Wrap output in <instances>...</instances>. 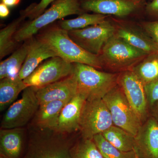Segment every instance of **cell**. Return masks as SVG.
I'll return each instance as SVG.
<instances>
[{"label":"cell","mask_w":158,"mask_h":158,"mask_svg":"<svg viewBox=\"0 0 158 158\" xmlns=\"http://www.w3.org/2000/svg\"><path fill=\"white\" fill-rule=\"evenodd\" d=\"M118 85L143 124L149 117L144 84L133 71L130 70L119 74Z\"/></svg>","instance_id":"10"},{"label":"cell","mask_w":158,"mask_h":158,"mask_svg":"<svg viewBox=\"0 0 158 158\" xmlns=\"http://www.w3.org/2000/svg\"><path fill=\"white\" fill-rule=\"evenodd\" d=\"M32 38L26 40L24 44L15 51L9 58L1 62V80L8 77L17 76L28 53Z\"/></svg>","instance_id":"19"},{"label":"cell","mask_w":158,"mask_h":158,"mask_svg":"<svg viewBox=\"0 0 158 158\" xmlns=\"http://www.w3.org/2000/svg\"><path fill=\"white\" fill-rule=\"evenodd\" d=\"M37 38L46 43L57 56L67 62L86 64L96 69L103 67L98 56L88 52L78 45L69 37L68 31L59 26L46 29Z\"/></svg>","instance_id":"1"},{"label":"cell","mask_w":158,"mask_h":158,"mask_svg":"<svg viewBox=\"0 0 158 158\" xmlns=\"http://www.w3.org/2000/svg\"><path fill=\"white\" fill-rule=\"evenodd\" d=\"M148 104L153 107L158 102V79L144 85Z\"/></svg>","instance_id":"29"},{"label":"cell","mask_w":158,"mask_h":158,"mask_svg":"<svg viewBox=\"0 0 158 158\" xmlns=\"http://www.w3.org/2000/svg\"><path fill=\"white\" fill-rule=\"evenodd\" d=\"M113 125L110 111L102 99L86 100L79 123V130L83 139H93Z\"/></svg>","instance_id":"5"},{"label":"cell","mask_w":158,"mask_h":158,"mask_svg":"<svg viewBox=\"0 0 158 158\" xmlns=\"http://www.w3.org/2000/svg\"><path fill=\"white\" fill-rule=\"evenodd\" d=\"M35 90L40 106L55 101L69 102L77 94L75 77L73 73Z\"/></svg>","instance_id":"13"},{"label":"cell","mask_w":158,"mask_h":158,"mask_svg":"<svg viewBox=\"0 0 158 158\" xmlns=\"http://www.w3.org/2000/svg\"><path fill=\"white\" fill-rule=\"evenodd\" d=\"M0 1L8 7H12L19 5L21 0H0Z\"/></svg>","instance_id":"33"},{"label":"cell","mask_w":158,"mask_h":158,"mask_svg":"<svg viewBox=\"0 0 158 158\" xmlns=\"http://www.w3.org/2000/svg\"><path fill=\"white\" fill-rule=\"evenodd\" d=\"M144 9L148 15L158 17V0H152L145 6Z\"/></svg>","instance_id":"31"},{"label":"cell","mask_w":158,"mask_h":158,"mask_svg":"<svg viewBox=\"0 0 158 158\" xmlns=\"http://www.w3.org/2000/svg\"><path fill=\"white\" fill-rule=\"evenodd\" d=\"M86 100L85 97L77 93L65 104L61 110L55 132L65 134L79 130L80 117Z\"/></svg>","instance_id":"14"},{"label":"cell","mask_w":158,"mask_h":158,"mask_svg":"<svg viewBox=\"0 0 158 158\" xmlns=\"http://www.w3.org/2000/svg\"><path fill=\"white\" fill-rule=\"evenodd\" d=\"M67 102L55 101L40 105L34 116L35 124L39 128L55 131L58 125L61 110Z\"/></svg>","instance_id":"16"},{"label":"cell","mask_w":158,"mask_h":158,"mask_svg":"<svg viewBox=\"0 0 158 158\" xmlns=\"http://www.w3.org/2000/svg\"><path fill=\"white\" fill-rule=\"evenodd\" d=\"M80 0H56L49 9L35 19L30 20L19 29L15 35L18 42L33 38L37 32L56 21L66 16L84 13Z\"/></svg>","instance_id":"3"},{"label":"cell","mask_w":158,"mask_h":158,"mask_svg":"<svg viewBox=\"0 0 158 158\" xmlns=\"http://www.w3.org/2000/svg\"><path fill=\"white\" fill-rule=\"evenodd\" d=\"M116 34L133 47L147 55L158 54V45L152 38L139 31L128 28H121Z\"/></svg>","instance_id":"18"},{"label":"cell","mask_w":158,"mask_h":158,"mask_svg":"<svg viewBox=\"0 0 158 158\" xmlns=\"http://www.w3.org/2000/svg\"><path fill=\"white\" fill-rule=\"evenodd\" d=\"M22 131L20 128L1 129L0 131L1 153L7 158H17L21 152Z\"/></svg>","instance_id":"17"},{"label":"cell","mask_w":158,"mask_h":158,"mask_svg":"<svg viewBox=\"0 0 158 158\" xmlns=\"http://www.w3.org/2000/svg\"><path fill=\"white\" fill-rule=\"evenodd\" d=\"M77 93L86 100L102 99L118 85L119 74L104 72L90 65L73 63Z\"/></svg>","instance_id":"2"},{"label":"cell","mask_w":158,"mask_h":158,"mask_svg":"<svg viewBox=\"0 0 158 158\" xmlns=\"http://www.w3.org/2000/svg\"><path fill=\"white\" fill-rule=\"evenodd\" d=\"M25 16L20 13L19 17L10 23L0 31V59L11 53L16 47L17 42L15 35L19 28V26Z\"/></svg>","instance_id":"22"},{"label":"cell","mask_w":158,"mask_h":158,"mask_svg":"<svg viewBox=\"0 0 158 158\" xmlns=\"http://www.w3.org/2000/svg\"><path fill=\"white\" fill-rule=\"evenodd\" d=\"M27 88L18 77H8L0 81V111H4L14 102L22 91Z\"/></svg>","instance_id":"20"},{"label":"cell","mask_w":158,"mask_h":158,"mask_svg":"<svg viewBox=\"0 0 158 158\" xmlns=\"http://www.w3.org/2000/svg\"><path fill=\"white\" fill-rule=\"evenodd\" d=\"M56 0H41L39 3H34L25 10L22 11L20 13L23 15L26 18L30 20L37 18L43 13L47 7Z\"/></svg>","instance_id":"28"},{"label":"cell","mask_w":158,"mask_h":158,"mask_svg":"<svg viewBox=\"0 0 158 158\" xmlns=\"http://www.w3.org/2000/svg\"><path fill=\"white\" fill-rule=\"evenodd\" d=\"M73 72V63L59 57H53L41 63L23 81L27 87L37 89L69 76Z\"/></svg>","instance_id":"8"},{"label":"cell","mask_w":158,"mask_h":158,"mask_svg":"<svg viewBox=\"0 0 158 158\" xmlns=\"http://www.w3.org/2000/svg\"><path fill=\"white\" fill-rule=\"evenodd\" d=\"M35 88L27 87L21 98L9 106L1 122V129L20 128L35 116L39 107Z\"/></svg>","instance_id":"7"},{"label":"cell","mask_w":158,"mask_h":158,"mask_svg":"<svg viewBox=\"0 0 158 158\" xmlns=\"http://www.w3.org/2000/svg\"><path fill=\"white\" fill-rule=\"evenodd\" d=\"M107 15L96 14H88L84 12L77 17L70 19L60 20L59 25L61 28L67 31L79 30L100 23L106 19Z\"/></svg>","instance_id":"24"},{"label":"cell","mask_w":158,"mask_h":158,"mask_svg":"<svg viewBox=\"0 0 158 158\" xmlns=\"http://www.w3.org/2000/svg\"><path fill=\"white\" fill-rule=\"evenodd\" d=\"M0 158H6L5 157L3 156H1V157Z\"/></svg>","instance_id":"35"},{"label":"cell","mask_w":158,"mask_h":158,"mask_svg":"<svg viewBox=\"0 0 158 158\" xmlns=\"http://www.w3.org/2000/svg\"><path fill=\"white\" fill-rule=\"evenodd\" d=\"M44 141L29 154L28 158H72L70 152L65 146L52 140Z\"/></svg>","instance_id":"23"},{"label":"cell","mask_w":158,"mask_h":158,"mask_svg":"<svg viewBox=\"0 0 158 158\" xmlns=\"http://www.w3.org/2000/svg\"><path fill=\"white\" fill-rule=\"evenodd\" d=\"M93 140L104 158H138L135 150L122 151L110 144L102 134L96 135Z\"/></svg>","instance_id":"26"},{"label":"cell","mask_w":158,"mask_h":158,"mask_svg":"<svg viewBox=\"0 0 158 158\" xmlns=\"http://www.w3.org/2000/svg\"><path fill=\"white\" fill-rule=\"evenodd\" d=\"M102 134L110 144L122 151L135 150V136L121 128L113 125Z\"/></svg>","instance_id":"21"},{"label":"cell","mask_w":158,"mask_h":158,"mask_svg":"<svg viewBox=\"0 0 158 158\" xmlns=\"http://www.w3.org/2000/svg\"><path fill=\"white\" fill-rule=\"evenodd\" d=\"M33 38L28 53L17 75L21 80L29 76L44 60L57 56L46 43L38 38Z\"/></svg>","instance_id":"15"},{"label":"cell","mask_w":158,"mask_h":158,"mask_svg":"<svg viewBox=\"0 0 158 158\" xmlns=\"http://www.w3.org/2000/svg\"><path fill=\"white\" fill-rule=\"evenodd\" d=\"M147 55L115 34L105 44L98 56L103 66L122 69L131 66Z\"/></svg>","instance_id":"6"},{"label":"cell","mask_w":158,"mask_h":158,"mask_svg":"<svg viewBox=\"0 0 158 158\" xmlns=\"http://www.w3.org/2000/svg\"><path fill=\"white\" fill-rule=\"evenodd\" d=\"M143 27L151 38L158 45V21L144 23Z\"/></svg>","instance_id":"30"},{"label":"cell","mask_w":158,"mask_h":158,"mask_svg":"<svg viewBox=\"0 0 158 158\" xmlns=\"http://www.w3.org/2000/svg\"><path fill=\"white\" fill-rule=\"evenodd\" d=\"M68 34L70 38L85 50L99 56L105 44L116 34V29L106 19L95 25L68 31Z\"/></svg>","instance_id":"9"},{"label":"cell","mask_w":158,"mask_h":158,"mask_svg":"<svg viewBox=\"0 0 158 158\" xmlns=\"http://www.w3.org/2000/svg\"><path fill=\"white\" fill-rule=\"evenodd\" d=\"M10 14L9 7L2 2L0 3V17L1 18H6Z\"/></svg>","instance_id":"32"},{"label":"cell","mask_w":158,"mask_h":158,"mask_svg":"<svg viewBox=\"0 0 158 158\" xmlns=\"http://www.w3.org/2000/svg\"><path fill=\"white\" fill-rule=\"evenodd\" d=\"M134 73L144 85L158 79V57H148L133 68Z\"/></svg>","instance_id":"25"},{"label":"cell","mask_w":158,"mask_h":158,"mask_svg":"<svg viewBox=\"0 0 158 158\" xmlns=\"http://www.w3.org/2000/svg\"><path fill=\"white\" fill-rule=\"evenodd\" d=\"M85 12L123 18L138 12L144 6V0H80Z\"/></svg>","instance_id":"11"},{"label":"cell","mask_w":158,"mask_h":158,"mask_svg":"<svg viewBox=\"0 0 158 158\" xmlns=\"http://www.w3.org/2000/svg\"><path fill=\"white\" fill-rule=\"evenodd\" d=\"M71 156L72 158H104L93 139H83Z\"/></svg>","instance_id":"27"},{"label":"cell","mask_w":158,"mask_h":158,"mask_svg":"<svg viewBox=\"0 0 158 158\" xmlns=\"http://www.w3.org/2000/svg\"><path fill=\"white\" fill-rule=\"evenodd\" d=\"M102 99L110 111L113 125L135 136L142 123L128 101L121 87L117 85Z\"/></svg>","instance_id":"4"},{"label":"cell","mask_w":158,"mask_h":158,"mask_svg":"<svg viewBox=\"0 0 158 158\" xmlns=\"http://www.w3.org/2000/svg\"><path fill=\"white\" fill-rule=\"evenodd\" d=\"M135 151L138 158H158V122L149 117L135 136Z\"/></svg>","instance_id":"12"},{"label":"cell","mask_w":158,"mask_h":158,"mask_svg":"<svg viewBox=\"0 0 158 158\" xmlns=\"http://www.w3.org/2000/svg\"><path fill=\"white\" fill-rule=\"evenodd\" d=\"M156 105V117L157 118H156V120H157L158 122V102L155 105Z\"/></svg>","instance_id":"34"}]
</instances>
